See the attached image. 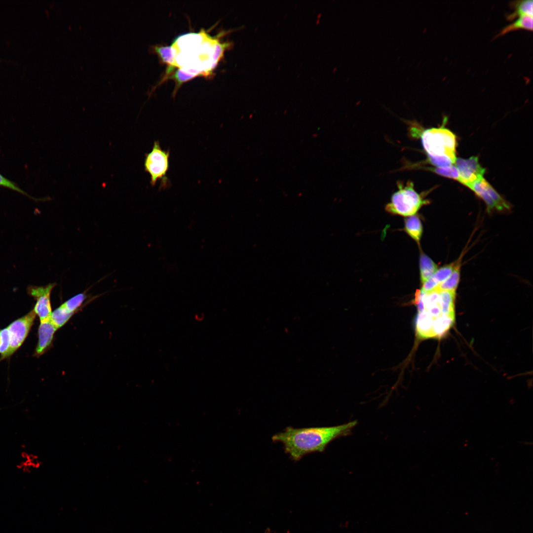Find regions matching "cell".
Listing matches in <instances>:
<instances>
[{
	"instance_id": "26",
	"label": "cell",
	"mask_w": 533,
	"mask_h": 533,
	"mask_svg": "<svg viewBox=\"0 0 533 533\" xmlns=\"http://www.w3.org/2000/svg\"><path fill=\"white\" fill-rule=\"evenodd\" d=\"M10 344V336L7 328L0 330V354L2 357L8 351Z\"/></svg>"
},
{
	"instance_id": "1",
	"label": "cell",
	"mask_w": 533,
	"mask_h": 533,
	"mask_svg": "<svg viewBox=\"0 0 533 533\" xmlns=\"http://www.w3.org/2000/svg\"><path fill=\"white\" fill-rule=\"evenodd\" d=\"M357 421L333 426L294 428L288 426L272 437L273 442L283 445L285 453L290 458L297 462L306 455L324 452L333 440L350 435Z\"/></svg>"
},
{
	"instance_id": "24",
	"label": "cell",
	"mask_w": 533,
	"mask_h": 533,
	"mask_svg": "<svg viewBox=\"0 0 533 533\" xmlns=\"http://www.w3.org/2000/svg\"><path fill=\"white\" fill-rule=\"evenodd\" d=\"M195 76V75L188 73L182 68L178 69L172 77L174 79L176 83L174 92H176V90L180 87L182 84Z\"/></svg>"
},
{
	"instance_id": "12",
	"label": "cell",
	"mask_w": 533,
	"mask_h": 533,
	"mask_svg": "<svg viewBox=\"0 0 533 533\" xmlns=\"http://www.w3.org/2000/svg\"><path fill=\"white\" fill-rule=\"evenodd\" d=\"M533 20V16H531L522 15L519 16L513 23L504 27L495 38L503 36L509 32L519 29H524L532 31Z\"/></svg>"
},
{
	"instance_id": "9",
	"label": "cell",
	"mask_w": 533,
	"mask_h": 533,
	"mask_svg": "<svg viewBox=\"0 0 533 533\" xmlns=\"http://www.w3.org/2000/svg\"><path fill=\"white\" fill-rule=\"evenodd\" d=\"M457 261L437 269L434 273L422 284L421 291L427 293L435 290L451 274Z\"/></svg>"
},
{
	"instance_id": "25",
	"label": "cell",
	"mask_w": 533,
	"mask_h": 533,
	"mask_svg": "<svg viewBox=\"0 0 533 533\" xmlns=\"http://www.w3.org/2000/svg\"><path fill=\"white\" fill-rule=\"evenodd\" d=\"M0 186L2 187H3V188L9 189H10L11 190H12L13 191H16V192H19V193H21V194H23V195H24L25 196H27L29 197V198L32 199H34V200L37 199L36 198H33V197H32L27 192H26V191L23 190L22 189H21L20 187H19L16 184L14 183L13 181L9 180L8 179L6 178V177H4L0 173Z\"/></svg>"
},
{
	"instance_id": "18",
	"label": "cell",
	"mask_w": 533,
	"mask_h": 533,
	"mask_svg": "<svg viewBox=\"0 0 533 533\" xmlns=\"http://www.w3.org/2000/svg\"><path fill=\"white\" fill-rule=\"evenodd\" d=\"M483 178V177L476 181L470 185L468 188L472 190L477 196L480 197L485 202L486 205L487 211L489 213H491L495 209V206L494 202L483 187L482 182V179Z\"/></svg>"
},
{
	"instance_id": "6",
	"label": "cell",
	"mask_w": 533,
	"mask_h": 533,
	"mask_svg": "<svg viewBox=\"0 0 533 533\" xmlns=\"http://www.w3.org/2000/svg\"><path fill=\"white\" fill-rule=\"evenodd\" d=\"M56 283H49L44 286L29 285L27 288L28 294L32 297L36 303L33 309L40 322L50 319L52 313L50 295Z\"/></svg>"
},
{
	"instance_id": "8",
	"label": "cell",
	"mask_w": 533,
	"mask_h": 533,
	"mask_svg": "<svg viewBox=\"0 0 533 533\" xmlns=\"http://www.w3.org/2000/svg\"><path fill=\"white\" fill-rule=\"evenodd\" d=\"M38 328V342L33 356L39 357L51 347L56 328L50 319L40 322Z\"/></svg>"
},
{
	"instance_id": "3",
	"label": "cell",
	"mask_w": 533,
	"mask_h": 533,
	"mask_svg": "<svg viewBox=\"0 0 533 533\" xmlns=\"http://www.w3.org/2000/svg\"><path fill=\"white\" fill-rule=\"evenodd\" d=\"M398 190L391 196V201L385 207L391 214L404 217L415 215L419 209L430 201L424 198V193H419L414 189L413 182L408 181L406 184L402 181L397 182Z\"/></svg>"
},
{
	"instance_id": "4",
	"label": "cell",
	"mask_w": 533,
	"mask_h": 533,
	"mask_svg": "<svg viewBox=\"0 0 533 533\" xmlns=\"http://www.w3.org/2000/svg\"><path fill=\"white\" fill-rule=\"evenodd\" d=\"M145 156L144 170L150 176L151 185L155 186L157 182L160 181L161 189L169 187L170 181L166 175L169 168L170 151L163 150L159 142L155 141L151 151Z\"/></svg>"
},
{
	"instance_id": "27",
	"label": "cell",
	"mask_w": 533,
	"mask_h": 533,
	"mask_svg": "<svg viewBox=\"0 0 533 533\" xmlns=\"http://www.w3.org/2000/svg\"><path fill=\"white\" fill-rule=\"evenodd\" d=\"M265 533H269V530L268 529L267 531H266Z\"/></svg>"
},
{
	"instance_id": "5",
	"label": "cell",
	"mask_w": 533,
	"mask_h": 533,
	"mask_svg": "<svg viewBox=\"0 0 533 533\" xmlns=\"http://www.w3.org/2000/svg\"><path fill=\"white\" fill-rule=\"evenodd\" d=\"M36 315L32 309L26 315L11 323L7 327L10 336V344L7 352L0 360L11 356L21 346L33 325Z\"/></svg>"
},
{
	"instance_id": "22",
	"label": "cell",
	"mask_w": 533,
	"mask_h": 533,
	"mask_svg": "<svg viewBox=\"0 0 533 533\" xmlns=\"http://www.w3.org/2000/svg\"><path fill=\"white\" fill-rule=\"evenodd\" d=\"M420 168L431 171L441 176L455 180L458 182L459 180L458 170L454 165L446 167H420Z\"/></svg>"
},
{
	"instance_id": "13",
	"label": "cell",
	"mask_w": 533,
	"mask_h": 533,
	"mask_svg": "<svg viewBox=\"0 0 533 533\" xmlns=\"http://www.w3.org/2000/svg\"><path fill=\"white\" fill-rule=\"evenodd\" d=\"M483 187L495 203V209L498 211H508L511 208L510 203L505 200L484 178L482 179Z\"/></svg>"
},
{
	"instance_id": "16",
	"label": "cell",
	"mask_w": 533,
	"mask_h": 533,
	"mask_svg": "<svg viewBox=\"0 0 533 533\" xmlns=\"http://www.w3.org/2000/svg\"><path fill=\"white\" fill-rule=\"evenodd\" d=\"M438 291L439 292L440 305L442 314L455 317L454 302L456 292L446 290Z\"/></svg>"
},
{
	"instance_id": "7",
	"label": "cell",
	"mask_w": 533,
	"mask_h": 533,
	"mask_svg": "<svg viewBox=\"0 0 533 533\" xmlns=\"http://www.w3.org/2000/svg\"><path fill=\"white\" fill-rule=\"evenodd\" d=\"M454 164L459 173V182L467 187L483 177L486 171L479 163L478 156H476L467 159L457 157Z\"/></svg>"
},
{
	"instance_id": "21",
	"label": "cell",
	"mask_w": 533,
	"mask_h": 533,
	"mask_svg": "<svg viewBox=\"0 0 533 533\" xmlns=\"http://www.w3.org/2000/svg\"><path fill=\"white\" fill-rule=\"evenodd\" d=\"M152 48L154 52L157 54L163 63L167 64L168 67L170 68H174L176 66L174 58L176 54V50L174 46L172 45L159 46L156 45Z\"/></svg>"
},
{
	"instance_id": "14",
	"label": "cell",
	"mask_w": 533,
	"mask_h": 533,
	"mask_svg": "<svg viewBox=\"0 0 533 533\" xmlns=\"http://www.w3.org/2000/svg\"><path fill=\"white\" fill-rule=\"evenodd\" d=\"M405 230L408 235L418 243H419L422 233V226L418 216L408 217L405 221Z\"/></svg>"
},
{
	"instance_id": "17",
	"label": "cell",
	"mask_w": 533,
	"mask_h": 533,
	"mask_svg": "<svg viewBox=\"0 0 533 533\" xmlns=\"http://www.w3.org/2000/svg\"><path fill=\"white\" fill-rule=\"evenodd\" d=\"M420 276L423 284L437 269V265L427 255L421 253L419 258Z\"/></svg>"
},
{
	"instance_id": "20",
	"label": "cell",
	"mask_w": 533,
	"mask_h": 533,
	"mask_svg": "<svg viewBox=\"0 0 533 533\" xmlns=\"http://www.w3.org/2000/svg\"><path fill=\"white\" fill-rule=\"evenodd\" d=\"M74 313L69 311L62 304L52 312L50 320L57 329L65 325L71 319Z\"/></svg>"
},
{
	"instance_id": "2",
	"label": "cell",
	"mask_w": 533,
	"mask_h": 533,
	"mask_svg": "<svg viewBox=\"0 0 533 533\" xmlns=\"http://www.w3.org/2000/svg\"><path fill=\"white\" fill-rule=\"evenodd\" d=\"M420 137L427 158L447 157L455 162L457 158V137L444 125L422 131Z\"/></svg>"
},
{
	"instance_id": "23",
	"label": "cell",
	"mask_w": 533,
	"mask_h": 533,
	"mask_svg": "<svg viewBox=\"0 0 533 533\" xmlns=\"http://www.w3.org/2000/svg\"><path fill=\"white\" fill-rule=\"evenodd\" d=\"M87 298L88 296L85 293H80L71 298L62 304L69 311L75 314L82 308L84 304H86Z\"/></svg>"
},
{
	"instance_id": "10",
	"label": "cell",
	"mask_w": 533,
	"mask_h": 533,
	"mask_svg": "<svg viewBox=\"0 0 533 533\" xmlns=\"http://www.w3.org/2000/svg\"><path fill=\"white\" fill-rule=\"evenodd\" d=\"M433 318L424 309L418 312L416 320V330L419 338L427 339L434 337Z\"/></svg>"
},
{
	"instance_id": "19",
	"label": "cell",
	"mask_w": 533,
	"mask_h": 533,
	"mask_svg": "<svg viewBox=\"0 0 533 533\" xmlns=\"http://www.w3.org/2000/svg\"><path fill=\"white\" fill-rule=\"evenodd\" d=\"M455 317L444 314L434 319L433 332L434 337H442L450 328L454 323Z\"/></svg>"
},
{
	"instance_id": "11",
	"label": "cell",
	"mask_w": 533,
	"mask_h": 533,
	"mask_svg": "<svg viewBox=\"0 0 533 533\" xmlns=\"http://www.w3.org/2000/svg\"><path fill=\"white\" fill-rule=\"evenodd\" d=\"M509 4L514 11L506 16L508 20H513L522 15H533V0H514L511 1Z\"/></svg>"
},
{
	"instance_id": "15",
	"label": "cell",
	"mask_w": 533,
	"mask_h": 533,
	"mask_svg": "<svg viewBox=\"0 0 533 533\" xmlns=\"http://www.w3.org/2000/svg\"><path fill=\"white\" fill-rule=\"evenodd\" d=\"M457 260L454 269L450 276L435 289L438 291H455L458 286L460 276L461 256Z\"/></svg>"
}]
</instances>
